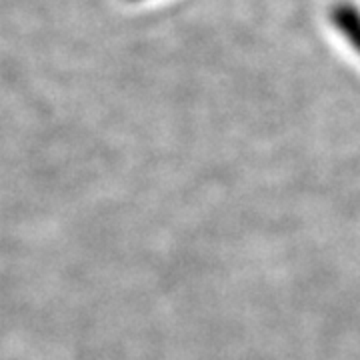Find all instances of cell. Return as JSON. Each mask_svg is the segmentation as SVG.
Listing matches in <instances>:
<instances>
[{"label": "cell", "mask_w": 360, "mask_h": 360, "mask_svg": "<svg viewBox=\"0 0 360 360\" xmlns=\"http://www.w3.org/2000/svg\"><path fill=\"white\" fill-rule=\"evenodd\" d=\"M333 22L340 34L360 52V13L352 4H336L333 11Z\"/></svg>", "instance_id": "cell-1"}]
</instances>
